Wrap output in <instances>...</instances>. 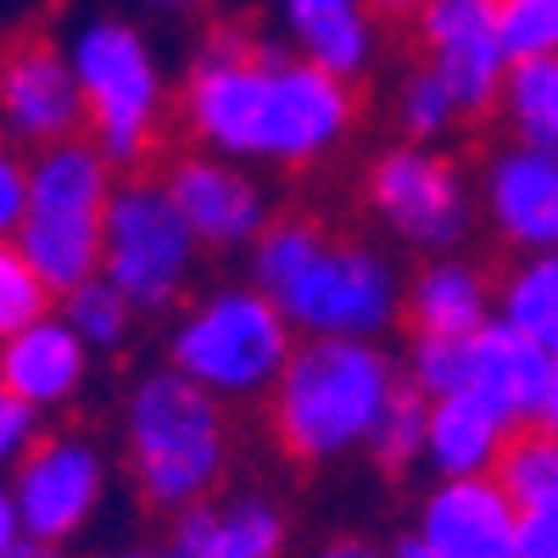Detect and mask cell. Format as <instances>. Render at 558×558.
Listing matches in <instances>:
<instances>
[{
	"instance_id": "16",
	"label": "cell",
	"mask_w": 558,
	"mask_h": 558,
	"mask_svg": "<svg viewBox=\"0 0 558 558\" xmlns=\"http://www.w3.org/2000/svg\"><path fill=\"white\" fill-rule=\"evenodd\" d=\"M492 218L514 246H558V157L514 146L492 173Z\"/></svg>"
},
{
	"instance_id": "37",
	"label": "cell",
	"mask_w": 558,
	"mask_h": 558,
	"mask_svg": "<svg viewBox=\"0 0 558 558\" xmlns=\"http://www.w3.org/2000/svg\"><path fill=\"white\" fill-rule=\"evenodd\" d=\"M12 525H17V514H12V502L0 497V558L12 553Z\"/></svg>"
},
{
	"instance_id": "23",
	"label": "cell",
	"mask_w": 558,
	"mask_h": 558,
	"mask_svg": "<svg viewBox=\"0 0 558 558\" xmlns=\"http://www.w3.org/2000/svg\"><path fill=\"white\" fill-rule=\"evenodd\" d=\"M302 39V57L318 62V68H330L341 78H363L368 62H375V51L386 45L380 23L368 17L363 7H347V12H330V17H318L307 28H296Z\"/></svg>"
},
{
	"instance_id": "14",
	"label": "cell",
	"mask_w": 558,
	"mask_h": 558,
	"mask_svg": "<svg viewBox=\"0 0 558 558\" xmlns=\"http://www.w3.org/2000/svg\"><path fill=\"white\" fill-rule=\"evenodd\" d=\"M425 547L436 558H520L514 508L492 481H452L430 497Z\"/></svg>"
},
{
	"instance_id": "32",
	"label": "cell",
	"mask_w": 558,
	"mask_h": 558,
	"mask_svg": "<svg viewBox=\"0 0 558 558\" xmlns=\"http://www.w3.org/2000/svg\"><path fill=\"white\" fill-rule=\"evenodd\" d=\"M520 558H558V502L520 520Z\"/></svg>"
},
{
	"instance_id": "28",
	"label": "cell",
	"mask_w": 558,
	"mask_h": 558,
	"mask_svg": "<svg viewBox=\"0 0 558 558\" xmlns=\"http://www.w3.org/2000/svg\"><path fill=\"white\" fill-rule=\"evenodd\" d=\"M497 23H502L508 62L558 51V0H497Z\"/></svg>"
},
{
	"instance_id": "26",
	"label": "cell",
	"mask_w": 558,
	"mask_h": 558,
	"mask_svg": "<svg viewBox=\"0 0 558 558\" xmlns=\"http://www.w3.org/2000/svg\"><path fill=\"white\" fill-rule=\"evenodd\" d=\"M397 123H402L413 140H430V134L463 123V118H458V101H452V89L441 84L436 68H425V62L408 68V78H402V89H397Z\"/></svg>"
},
{
	"instance_id": "35",
	"label": "cell",
	"mask_w": 558,
	"mask_h": 558,
	"mask_svg": "<svg viewBox=\"0 0 558 558\" xmlns=\"http://www.w3.org/2000/svg\"><path fill=\"white\" fill-rule=\"evenodd\" d=\"M347 7H357V0H279V12H286L291 28H307V23L330 17V12H347Z\"/></svg>"
},
{
	"instance_id": "36",
	"label": "cell",
	"mask_w": 558,
	"mask_h": 558,
	"mask_svg": "<svg viewBox=\"0 0 558 558\" xmlns=\"http://www.w3.org/2000/svg\"><path fill=\"white\" fill-rule=\"evenodd\" d=\"M140 7H151V12H179V17H191V12H202L207 0H140Z\"/></svg>"
},
{
	"instance_id": "6",
	"label": "cell",
	"mask_w": 558,
	"mask_h": 558,
	"mask_svg": "<svg viewBox=\"0 0 558 558\" xmlns=\"http://www.w3.org/2000/svg\"><path fill=\"white\" fill-rule=\"evenodd\" d=\"M184 263H191V223L162 179L112 173L107 196V279L129 296L162 307L184 286Z\"/></svg>"
},
{
	"instance_id": "25",
	"label": "cell",
	"mask_w": 558,
	"mask_h": 558,
	"mask_svg": "<svg viewBox=\"0 0 558 558\" xmlns=\"http://www.w3.org/2000/svg\"><path fill=\"white\" fill-rule=\"evenodd\" d=\"M51 296L57 291L45 286V274L28 263V252L0 241V336H17L28 324H39Z\"/></svg>"
},
{
	"instance_id": "17",
	"label": "cell",
	"mask_w": 558,
	"mask_h": 558,
	"mask_svg": "<svg viewBox=\"0 0 558 558\" xmlns=\"http://www.w3.org/2000/svg\"><path fill=\"white\" fill-rule=\"evenodd\" d=\"M547 352L536 336H525L520 324L502 330H481L475 336V357H470V391L481 402H492L497 413H531L547 397Z\"/></svg>"
},
{
	"instance_id": "39",
	"label": "cell",
	"mask_w": 558,
	"mask_h": 558,
	"mask_svg": "<svg viewBox=\"0 0 558 558\" xmlns=\"http://www.w3.org/2000/svg\"><path fill=\"white\" fill-rule=\"evenodd\" d=\"M542 413L558 425V363H553V380H547V397H542Z\"/></svg>"
},
{
	"instance_id": "8",
	"label": "cell",
	"mask_w": 558,
	"mask_h": 558,
	"mask_svg": "<svg viewBox=\"0 0 558 558\" xmlns=\"http://www.w3.org/2000/svg\"><path fill=\"white\" fill-rule=\"evenodd\" d=\"M413 62L441 73L452 89L458 118L481 129L497 118L502 78H508V45L497 23V0H425V12L408 23Z\"/></svg>"
},
{
	"instance_id": "2",
	"label": "cell",
	"mask_w": 558,
	"mask_h": 558,
	"mask_svg": "<svg viewBox=\"0 0 558 558\" xmlns=\"http://www.w3.org/2000/svg\"><path fill=\"white\" fill-rule=\"evenodd\" d=\"M235 413L207 386L184 375H157L140 386L129 413V481L146 520L191 514L229 475Z\"/></svg>"
},
{
	"instance_id": "20",
	"label": "cell",
	"mask_w": 558,
	"mask_h": 558,
	"mask_svg": "<svg viewBox=\"0 0 558 558\" xmlns=\"http://www.w3.org/2000/svg\"><path fill=\"white\" fill-rule=\"evenodd\" d=\"M78 368H84V352H78L73 330H62V324H28L0 352V386L17 402H57L73 391Z\"/></svg>"
},
{
	"instance_id": "38",
	"label": "cell",
	"mask_w": 558,
	"mask_h": 558,
	"mask_svg": "<svg viewBox=\"0 0 558 558\" xmlns=\"http://www.w3.org/2000/svg\"><path fill=\"white\" fill-rule=\"evenodd\" d=\"M324 558H375V547H368V542H336Z\"/></svg>"
},
{
	"instance_id": "27",
	"label": "cell",
	"mask_w": 558,
	"mask_h": 558,
	"mask_svg": "<svg viewBox=\"0 0 558 558\" xmlns=\"http://www.w3.org/2000/svg\"><path fill=\"white\" fill-rule=\"evenodd\" d=\"M502 302H508V318H514L525 336L558 347V263H536V268L514 274Z\"/></svg>"
},
{
	"instance_id": "29",
	"label": "cell",
	"mask_w": 558,
	"mask_h": 558,
	"mask_svg": "<svg viewBox=\"0 0 558 558\" xmlns=\"http://www.w3.org/2000/svg\"><path fill=\"white\" fill-rule=\"evenodd\" d=\"M418 357V386L430 391H463L470 386V357H475V336H430L413 347Z\"/></svg>"
},
{
	"instance_id": "34",
	"label": "cell",
	"mask_w": 558,
	"mask_h": 558,
	"mask_svg": "<svg viewBox=\"0 0 558 558\" xmlns=\"http://www.w3.org/2000/svg\"><path fill=\"white\" fill-rule=\"evenodd\" d=\"M23 436H28V402H17L7 386H0V458H7Z\"/></svg>"
},
{
	"instance_id": "7",
	"label": "cell",
	"mask_w": 558,
	"mask_h": 558,
	"mask_svg": "<svg viewBox=\"0 0 558 558\" xmlns=\"http://www.w3.org/2000/svg\"><path fill=\"white\" fill-rule=\"evenodd\" d=\"M0 134H12L28 151L89 140L73 51H62L57 34L39 23L0 39Z\"/></svg>"
},
{
	"instance_id": "4",
	"label": "cell",
	"mask_w": 558,
	"mask_h": 558,
	"mask_svg": "<svg viewBox=\"0 0 558 558\" xmlns=\"http://www.w3.org/2000/svg\"><path fill=\"white\" fill-rule=\"evenodd\" d=\"M23 252L45 274L51 291H78L101 263L107 246V162L101 146L68 140V146L39 151L23 207Z\"/></svg>"
},
{
	"instance_id": "15",
	"label": "cell",
	"mask_w": 558,
	"mask_h": 558,
	"mask_svg": "<svg viewBox=\"0 0 558 558\" xmlns=\"http://www.w3.org/2000/svg\"><path fill=\"white\" fill-rule=\"evenodd\" d=\"M168 191H173L184 223H191V235H202L213 252L246 241L252 229L263 223V202L252 191V179H241L235 168H223V162H207L196 151L168 173Z\"/></svg>"
},
{
	"instance_id": "40",
	"label": "cell",
	"mask_w": 558,
	"mask_h": 558,
	"mask_svg": "<svg viewBox=\"0 0 558 558\" xmlns=\"http://www.w3.org/2000/svg\"><path fill=\"white\" fill-rule=\"evenodd\" d=\"M397 558H436V553H430L425 542H402V553H397Z\"/></svg>"
},
{
	"instance_id": "21",
	"label": "cell",
	"mask_w": 558,
	"mask_h": 558,
	"mask_svg": "<svg viewBox=\"0 0 558 558\" xmlns=\"http://www.w3.org/2000/svg\"><path fill=\"white\" fill-rule=\"evenodd\" d=\"M497 408L492 402H481L470 386L463 391H447L441 402H436V413H430V452H436V463L458 481V475H470L475 463L492 452V441H497Z\"/></svg>"
},
{
	"instance_id": "3",
	"label": "cell",
	"mask_w": 558,
	"mask_h": 558,
	"mask_svg": "<svg viewBox=\"0 0 558 558\" xmlns=\"http://www.w3.org/2000/svg\"><path fill=\"white\" fill-rule=\"evenodd\" d=\"M391 380L397 375L386 368V357L357 341H307L263 391V436L291 470H313L363 430H375Z\"/></svg>"
},
{
	"instance_id": "11",
	"label": "cell",
	"mask_w": 558,
	"mask_h": 558,
	"mask_svg": "<svg viewBox=\"0 0 558 558\" xmlns=\"http://www.w3.org/2000/svg\"><path fill=\"white\" fill-rule=\"evenodd\" d=\"M363 202L386 213L408 241L418 246H447L463 229V191H458V162L441 151H386L363 179Z\"/></svg>"
},
{
	"instance_id": "24",
	"label": "cell",
	"mask_w": 558,
	"mask_h": 558,
	"mask_svg": "<svg viewBox=\"0 0 558 558\" xmlns=\"http://www.w3.org/2000/svg\"><path fill=\"white\" fill-rule=\"evenodd\" d=\"M430 436V413L425 397H418V380H391L380 413H375V430H368V447H375V470L402 481L408 475V458L418 452V441Z\"/></svg>"
},
{
	"instance_id": "18",
	"label": "cell",
	"mask_w": 558,
	"mask_h": 558,
	"mask_svg": "<svg viewBox=\"0 0 558 558\" xmlns=\"http://www.w3.org/2000/svg\"><path fill=\"white\" fill-rule=\"evenodd\" d=\"M486 481L508 497V508L520 514H536V508L558 502V425L531 408L492 441V463H486Z\"/></svg>"
},
{
	"instance_id": "22",
	"label": "cell",
	"mask_w": 558,
	"mask_h": 558,
	"mask_svg": "<svg viewBox=\"0 0 558 558\" xmlns=\"http://www.w3.org/2000/svg\"><path fill=\"white\" fill-rule=\"evenodd\" d=\"M497 112L525 134V146H558V51L508 62Z\"/></svg>"
},
{
	"instance_id": "19",
	"label": "cell",
	"mask_w": 558,
	"mask_h": 558,
	"mask_svg": "<svg viewBox=\"0 0 558 558\" xmlns=\"http://www.w3.org/2000/svg\"><path fill=\"white\" fill-rule=\"evenodd\" d=\"M286 525L268 502H235L229 514L191 508L173 520V558H279Z\"/></svg>"
},
{
	"instance_id": "13",
	"label": "cell",
	"mask_w": 558,
	"mask_h": 558,
	"mask_svg": "<svg viewBox=\"0 0 558 558\" xmlns=\"http://www.w3.org/2000/svg\"><path fill=\"white\" fill-rule=\"evenodd\" d=\"M508 279L514 274H508L502 252H492L486 263H418L402 291V307H397L402 336L413 347L430 336H475L492 291L497 286L508 291Z\"/></svg>"
},
{
	"instance_id": "33",
	"label": "cell",
	"mask_w": 558,
	"mask_h": 558,
	"mask_svg": "<svg viewBox=\"0 0 558 558\" xmlns=\"http://www.w3.org/2000/svg\"><path fill=\"white\" fill-rule=\"evenodd\" d=\"M357 7L380 23V34H397V28H408L418 12H425V0H357Z\"/></svg>"
},
{
	"instance_id": "31",
	"label": "cell",
	"mask_w": 558,
	"mask_h": 558,
	"mask_svg": "<svg viewBox=\"0 0 558 558\" xmlns=\"http://www.w3.org/2000/svg\"><path fill=\"white\" fill-rule=\"evenodd\" d=\"M23 207H28V179L7 146V134H0V235H7L12 223H23Z\"/></svg>"
},
{
	"instance_id": "1",
	"label": "cell",
	"mask_w": 558,
	"mask_h": 558,
	"mask_svg": "<svg viewBox=\"0 0 558 558\" xmlns=\"http://www.w3.org/2000/svg\"><path fill=\"white\" fill-rule=\"evenodd\" d=\"M263 291L313 330H375L391 307L386 263L330 207H279L257 235Z\"/></svg>"
},
{
	"instance_id": "9",
	"label": "cell",
	"mask_w": 558,
	"mask_h": 558,
	"mask_svg": "<svg viewBox=\"0 0 558 558\" xmlns=\"http://www.w3.org/2000/svg\"><path fill=\"white\" fill-rule=\"evenodd\" d=\"M173 357L191 380H207L223 391L263 386L268 368L291 357L286 307L263 291H229L207 313L191 318V330L179 336Z\"/></svg>"
},
{
	"instance_id": "30",
	"label": "cell",
	"mask_w": 558,
	"mask_h": 558,
	"mask_svg": "<svg viewBox=\"0 0 558 558\" xmlns=\"http://www.w3.org/2000/svg\"><path fill=\"white\" fill-rule=\"evenodd\" d=\"M123 318H129V296L112 286V279H84V286L73 291V324H78L84 336L118 341Z\"/></svg>"
},
{
	"instance_id": "10",
	"label": "cell",
	"mask_w": 558,
	"mask_h": 558,
	"mask_svg": "<svg viewBox=\"0 0 558 558\" xmlns=\"http://www.w3.org/2000/svg\"><path fill=\"white\" fill-rule=\"evenodd\" d=\"M368 107L363 78H341L307 57H286L268 78V112H263V157L307 162L330 140H341Z\"/></svg>"
},
{
	"instance_id": "5",
	"label": "cell",
	"mask_w": 558,
	"mask_h": 558,
	"mask_svg": "<svg viewBox=\"0 0 558 558\" xmlns=\"http://www.w3.org/2000/svg\"><path fill=\"white\" fill-rule=\"evenodd\" d=\"M73 73L84 89L89 140L101 146V157L112 162L140 157L151 146V134L168 123L173 89L157 78L151 45L140 39L134 23H118V17L84 23L73 39Z\"/></svg>"
},
{
	"instance_id": "12",
	"label": "cell",
	"mask_w": 558,
	"mask_h": 558,
	"mask_svg": "<svg viewBox=\"0 0 558 558\" xmlns=\"http://www.w3.org/2000/svg\"><path fill=\"white\" fill-rule=\"evenodd\" d=\"M96 492H101V463L89 447H78L57 430L28 436L23 463H17V514L28 520V531L39 542L68 536L96 508Z\"/></svg>"
}]
</instances>
